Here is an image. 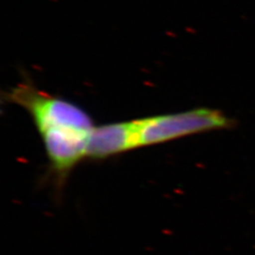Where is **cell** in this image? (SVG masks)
<instances>
[{
  "label": "cell",
  "mask_w": 255,
  "mask_h": 255,
  "mask_svg": "<svg viewBox=\"0 0 255 255\" xmlns=\"http://www.w3.org/2000/svg\"><path fill=\"white\" fill-rule=\"evenodd\" d=\"M138 146H154L178 138L234 127L235 121L222 112L196 108L175 114L137 119Z\"/></svg>",
  "instance_id": "obj_1"
},
{
  "label": "cell",
  "mask_w": 255,
  "mask_h": 255,
  "mask_svg": "<svg viewBox=\"0 0 255 255\" xmlns=\"http://www.w3.org/2000/svg\"><path fill=\"white\" fill-rule=\"evenodd\" d=\"M7 101L30 115L38 131L49 128L71 127L92 130L91 117L80 106L41 91L30 82H22L6 94Z\"/></svg>",
  "instance_id": "obj_2"
},
{
  "label": "cell",
  "mask_w": 255,
  "mask_h": 255,
  "mask_svg": "<svg viewBox=\"0 0 255 255\" xmlns=\"http://www.w3.org/2000/svg\"><path fill=\"white\" fill-rule=\"evenodd\" d=\"M91 130L71 127L49 128L40 131L51 174L62 185L74 167L86 158Z\"/></svg>",
  "instance_id": "obj_3"
},
{
  "label": "cell",
  "mask_w": 255,
  "mask_h": 255,
  "mask_svg": "<svg viewBox=\"0 0 255 255\" xmlns=\"http://www.w3.org/2000/svg\"><path fill=\"white\" fill-rule=\"evenodd\" d=\"M138 147L136 120L110 123L93 128L86 158L104 160Z\"/></svg>",
  "instance_id": "obj_4"
}]
</instances>
